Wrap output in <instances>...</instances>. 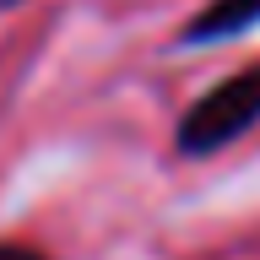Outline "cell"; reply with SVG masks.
<instances>
[{"mask_svg":"<svg viewBox=\"0 0 260 260\" xmlns=\"http://www.w3.org/2000/svg\"><path fill=\"white\" fill-rule=\"evenodd\" d=\"M0 6H22V0H0Z\"/></svg>","mask_w":260,"mask_h":260,"instance_id":"4","label":"cell"},{"mask_svg":"<svg viewBox=\"0 0 260 260\" xmlns=\"http://www.w3.org/2000/svg\"><path fill=\"white\" fill-rule=\"evenodd\" d=\"M255 27H260V0H201L179 27V49H217Z\"/></svg>","mask_w":260,"mask_h":260,"instance_id":"2","label":"cell"},{"mask_svg":"<svg viewBox=\"0 0 260 260\" xmlns=\"http://www.w3.org/2000/svg\"><path fill=\"white\" fill-rule=\"evenodd\" d=\"M255 125H260V60H249L190 98V109L174 125V152L195 162L217 157L228 146H239Z\"/></svg>","mask_w":260,"mask_h":260,"instance_id":"1","label":"cell"},{"mask_svg":"<svg viewBox=\"0 0 260 260\" xmlns=\"http://www.w3.org/2000/svg\"><path fill=\"white\" fill-rule=\"evenodd\" d=\"M0 260H54V255L27 244V239H0Z\"/></svg>","mask_w":260,"mask_h":260,"instance_id":"3","label":"cell"}]
</instances>
